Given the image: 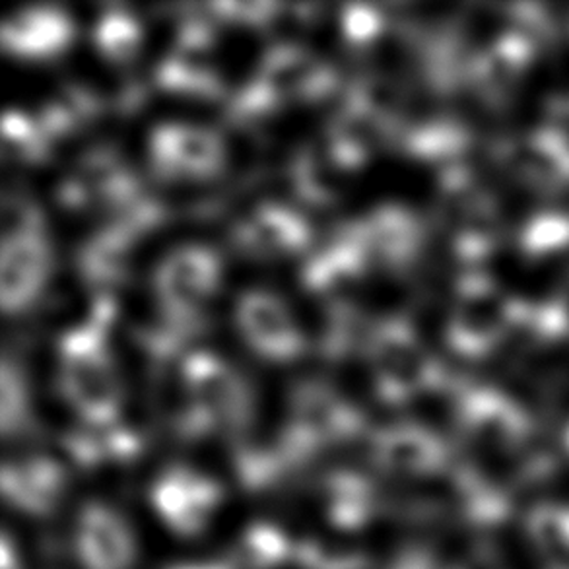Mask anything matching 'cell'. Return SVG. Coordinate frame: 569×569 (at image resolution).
<instances>
[{
  "label": "cell",
  "mask_w": 569,
  "mask_h": 569,
  "mask_svg": "<svg viewBox=\"0 0 569 569\" xmlns=\"http://www.w3.org/2000/svg\"><path fill=\"white\" fill-rule=\"evenodd\" d=\"M106 311L101 301L96 317L64 332L57 345L62 399L90 426H109L121 410V383L103 332Z\"/></svg>",
  "instance_id": "cell-1"
},
{
  "label": "cell",
  "mask_w": 569,
  "mask_h": 569,
  "mask_svg": "<svg viewBox=\"0 0 569 569\" xmlns=\"http://www.w3.org/2000/svg\"><path fill=\"white\" fill-rule=\"evenodd\" d=\"M156 300L171 327H191L220 284V259L200 243L171 249L156 264Z\"/></svg>",
  "instance_id": "cell-2"
},
{
  "label": "cell",
  "mask_w": 569,
  "mask_h": 569,
  "mask_svg": "<svg viewBox=\"0 0 569 569\" xmlns=\"http://www.w3.org/2000/svg\"><path fill=\"white\" fill-rule=\"evenodd\" d=\"M362 428L360 412L327 385L308 381L293 392L292 418L284 433V457L303 461L321 447L350 438Z\"/></svg>",
  "instance_id": "cell-3"
},
{
  "label": "cell",
  "mask_w": 569,
  "mask_h": 569,
  "mask_svg": "<svg viewBox=\"0 0 569 569\" xmlns=\"http://www.w3.org/2000/svg\"><path fill=\"white\" fill-rule=\"evenodd\" d=\"M181 370L208 430L236 431L246 426L251 412L249 389L230 363L207 350H192L183 355Z\"/></svg>",
  "instance_id": "cell-4"
},
{
  "label": "cell",
  "mask_w": 569,
  "mask_h": 569,
  "mask_svg": "<svg viewBox=\"0 0 569 569\" xmlns=\"http://www.w3.org/2000/svg\"><path fill=\"white\" fill-rule=\"evenodd\" d=\"M148 154L156 173L168 179L210 178L223 163L218 132L194 123L156 124L148 137Z\"/></svg>",
  "instance_id": "cell-5"
},
{
  "label": "cell",
  "mask_w": 569,
  "mask_h": 569,
  "mask_svg": "<svg viewBox=\"0 0 569 569\" xmlns=\"http://www.w3.org/2000/svg\"><path fill=\"white\" fill-rule=\"evenodd\" d=\"M335 84L337 77L327 62L292 43L272 47L251 82L274 109L284 101L323 98Z\"/></svg>",
  "instance_id": "cell-6"
},
{
  "label": "cell",
  "mask_w": 569,
  "mask_h": 569,
  "mask_svg": "<svg viewBox=\"0 0 569 569\" xmlns=\"http://www.w3.org/2000/svg\"><path fill=\"white\" fill-rule=\"evenodd\" d=\"M236 323L247 345L270 362H290L306 350V339L290 309L267 290H246L236 301Z\"/></svg>",
  "instance_id": "cell-7"
},
{
  "label": "cell",
  "mask_w": 569,
  "mask_h": 569,
  "mask_svg": "<svg viewBox=\"0 0 569 569\" xmlns=\"http://www.w3.org/2000/svg\"><path fill=\"white\" fill-rule=\"evenodd\" d=\"M220 500L222 492L216 480L181 465L163 470L152 486L156 513L181 537L204 531Z\"/></svg>",
  "instance_id": "cell-8"
},
{
  "label": "cell",
  "mask_w": 569,
  "mask_h": 569,
  "mask_svg": "<svg viewBox=\"0 0 569 569\" xmlns=\"http://www.w3.org/2000/svg\"><path fill=\"white\" fill-rule=\"evenodd\" d=\"M74 550L84 569H132L137 562V539L131 525L117 509L101 501H88L80 509Z\"/></svg>",
  "instance_id": "cell-9"
},
{
  "label": "cell",
  "mask_w": 569,
  "mask_h": 569,
  "mask_svg": "<svg viewBox=\"0 0 569 569\" xmlns=\"http://www.w3.org/2000/svg\"><path fill=\"white\" fill-rule=\"evenodd\" d=\"M49 246L41 228L2 236L0 249V306L4 313L28 308L46 282Z\"/></svg>",
  "instance_id": "cell-10"
},
{
  "label": "cell",
  "mask_w": 569,
  "mask_h": 569,
  "mask_svg": "<svg viewBox=\"0 0 569 569\" xmlns=\"http://www.w3.org/2000/svg\"><path fill=\"white\" fill-rule=\"evenodd\" d=\"M210 31L200 20L187 22L176 47L156 72L158 84L171 92L216 96L220 80L210 62Z\"/></svg>",
  "instance_id": "cell-11"
},
{
  "label": "cell",
  "mask_w": 569,
  "mask_h": 569,
  "mask_svg": "<svg viewBox=\"0 0 569 569\" xmlns=\"http://www.w3.org/2000/svg\"><path fill=\"white\" fill-rule=\"evenodd\" d=\"M311 228L293 208L278 202H262L239 222L236 241L247 253L280 257L306 249Z\"/></svg>",
  "instance_id": "cell-12"
},
{
  "label": "cell",
  "mask_w": 569,
  "mask_h": 569,
  "mask_svg": "<svg viewBox=\"0 0 569 569\" xmlns=\"http://www.w3.org/2000/svg\"><path fill=\"white\" fill-rule=\"evenodd\" d=\"M370 261V251L363 246L356 222L340 230L339 239L317 251L303 267V284L325 298H342L350 292Z\"/></svg>",
  "instance_id": "cell-13"
},
{
  "label": "cell",
  "mask_w": 569,
  "mask_h": 569,
  "mask_svg": "<svg viewBox=\"0 0 569 569\" xmlns=\"http://www.w3.org/2000/svg\"><path fill=\"white\" fill-rule=\"evenodd\" d=\"M72 38V22L61 8H18L0 26V43L23 57H51L59 53Z\"/></svg>",
  "instance_id": "cell-14"
},
{
  "label": "cell",
  "mask_w": 569,
  "mask_h": 569,
  "mask_svg": "<svg viewBox=\"0 0 569 569\" xmlns=\"http://www.w3.org/2000/svg\"><path fill=\"white\" fill-rule=\"evenodd\" d=\"M366 355L376 373L379 395L385 400L400 399L416 376L415 350L405 327L397 321L371 327L366 339Z\"/></svg>",
  "instance_id": "cell-15"
},
{
  "label": "cell",
  "mask_w": 569,
  "mask_h": 569,
  "mask_svg": "<svg viewBox=\"0 0 569 569\" xmlns=\"http://www.w3.org/2000/svg\"><path fill=\"white\" fill-rule=\"evenodd\" d=\"M64 492L62 467L49 459H30L7 465L2 470V493L16 509L30 516L51 513Z\"/></svg>",
  "instance_id": "cell-16"
},
{
  "label": "cell",
  "mask_w": 569,
  "mask_h": 569,
  "mask_svg": "<svg viewBox=\"0 0 569 569\" xmlns=\"http://www.w3.org/2000/svg\"><path fill=\"white\" fill-rule=\"evenodd\" d=\"M132 233L109 222L80 246L78 272L93 288H109L127 277L131 259Z\"/></svg>",
  "instance_id": "cell-17"
},
{
  "label": "cell",
  "mask_w": 569,
  "mask_h": 569,
  "mask_svg": "<svg viewBox=\"0 0 569 569\" xmlns=\"http://www.w3.org/2000/svg\"><path fill=\"white\" fill-rule=\"evenodd\" d=\"M363 246L370 257H379L389 264L402 261L410 246V223L397 207L371 208L362 220H356Z\"/></svg>",
  "instance_id": "cell-18"
},
{
  "label": "cell",
  "mask_w": 569,
  "mask_h": 569,
  "mask_svg": "<svg viewBox=\"0 0 569 569\" xmlns=\"http://www.w3.org/2000/svg\"><path fill=\"white\" fill-rule=\"evenodd\" d=\"M329 511L332 521L342 527H356L368 521L373 511V488L368 480L340 472L329 485Z\"/></svg>",
  "instance_id": "cell-19"
},
{
  "label": "cell",
  "mask_w": 569,
  "mask_h": 569,
  "mask_svg": "<svg viewBox=\"0 0 569 569\" xmlns=\"http://www.w3.org/2000/svg\"><path fill=\"white\" fill-rule=\"evenodd\" d=\"M93 43L109 61H131L139 51V22L134 20V16L127 12L109 10L100 16V20L93 28Z\"/></svg>",
  "instance_id": "cell-20"
},
{
  "label": "cell",
  "mask_w": 569,
  "mask_h": 569,
  "mask_svg": "<svg viewBox=\"0 0 569 569\" xmlns=\"http://www.w3.org/2000/svg\"><path fill=\"white\" fill-rule=\"evenodd\" d=\"M47 140L39 124L22 111L7 109L2 116V150L22 162H36L47 152Z\"/></svg>",
  "instance_id": "cell-21"
},
{
  "label": "cell",
  "mask_w": 569,
  "mask_h": 569,
  "mask_svg": "<svg viewBox=\"0 0 569 569\" xmlns=\"http://www.w3.org/2000/svg\"><path fill=\"white\" fill-rule=\"evenodd\" d=\"M26 395L20 373L16 371L10 358L4 356L0 368V420H2V433L10 436L14 431L22 430L26 420Z\"/></svg>",
  "instance_id": "cell-22"
},
{
  "label": "cell",
  "mask_w": 569,
  "mask_h": 569,
  "mask_svg": "<svg viewBox=\"0 0 569 569\" xmlns=\"http://www.w3.org/2000/svg\"><path fill=\"white\" fill-rule=\"evenodd\" d=\"M342 26L348 39L355 43H366L376 36L379 30V16L371 7L363 4H348L342 16Z\"/></svg>",
  "instance_id": "cell-23"
}]
</instances>
